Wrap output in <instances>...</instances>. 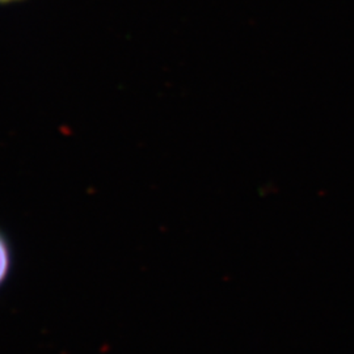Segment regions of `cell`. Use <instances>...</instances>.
Wrapping results in <instances>:
<instances>
[{
  "instance_id": "obj_1",
  "label": "cell",
  "mask_w": 354,
  "mask_h": 354,
  "mask_svg": "<svg viewBox=\"0 0 354 354\" xmlns=\"http://www.w3.org/2000/svg\"><path fill=\"white\" fill-rule=\"evenodd\" d=\"M13 248L10 238L0 228V289L6 285L12 273Z\"/></svg>"
},
{
  "instance_id": "obj_2",
  "label": "cell",
  "mask_w": 354,
  "mask_h": 354,
  "mask_svg": "<svg viewBox=\"0 0 354 354\" xmlns=\"http://www.w3.org/2000/svg\"><path fill=\"white\" fill-rule=\"evenodd\" d=\"M17 1H23V0H0V4H11V3H17Z\"/></svg>"
}]
</instances>
